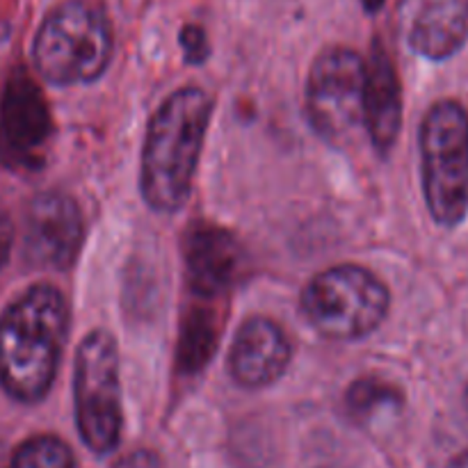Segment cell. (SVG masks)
Listing matches in <instances>:
<instances>
[{"mask_svg":"<svg viewBox=\"0 0 468 468\" xmlns=\"http://www.w3.org/2000/svg\"><path fill=\"white\" fill-rule=\"evenodd\" d=\"M302 315L323 338L359 341L387 320L391 292L364 265L341 263L315 274L300 297Z\"/></svg>","mask_w":468,"mask_h":468,"instance_id":"cell-5","label":"cell"},{"mask_svg":"<svg viewBox=\"0 0 468 468\" xmlns=\"http://www.w3.org/2000/svg\"><path fill=\"white\" fill-rule=\"evenodd\" d=\"M468 39V0H423L410 30V46L428 59H448Z\"/></svg>","mask_w":468,"mask_h":468,"instance_id":"cell-13","label":"cell"},{"mask_svg":"<svg viewBox=\"0 0 468 468\" xmlns=\"http://www.w3.org/2000/svg\"><path fill=\"white\" fill-rule=\"evenodd\" d=\"M73 452L53 434H39L14 451L7 468H73Z\"/></svg>","mask_w":468,"mask_h":468,"instance_id":"cell-16","label":"cell"},{"mask_svg":"<svg viewBox=\"0 0 468 468\" xmlns=\"http://www.w3.org/2000/svg\"><path fill=\"white\" fill-rule=\"evenodd\" d=\"M53 140L48 101L26 69H14L0 91V160L21 174L44 167Z\"/></svg>","mask_w":468,"mask_h":468,"instance_id":"cell-8","label":"cell"},{"mask_svg":"<svg viewBox=\"0 0 468 468\" xmlns=\"http://www.w3.org/2000/svg\"><path fill=\"white\" fill-rule=\"evenodd\" d=\"M464 402H466V410H468V387H466V393H464Z\"/></svg>","mask_w":468,"mask_h":468,"instance_id":"cell-21","label":"cell"},{"mask_svg":"<svg viewBox=\"0 0 468 468\" xmlns=\"http://www.w3.org/2000/svg\"><path fill=\"white\" fill-rule=\"evenodd\" d=\"M117 468H160V460L151 451H135L119 462Z\"/></svg>","mask_w":468,"mask_h":468,"instance_id":"cell-19","label":"cell"},{"mask_svg":"<svg viewBox=\"0 0 468 468\" xmlns=\"http://www.w3.org/2000/svg\"><path fill=\"white\" fill-rule=\"evenodd\" d=\"M368 62L356 50L329 46L311 64L306 78V119L329 144H347L366 131Z\"/></svg>","mask_w":468,"mask_h":468,"instance_id":"cell-7","label":"cell"},{"mask_svg":"<svg viewBox=\"0 0 468 468\" xmlns=\"http://www.w3.org/2000/svg\"><path fill=\"white\" fill-rule=\"evenodd\" d=\"M292 346L282 324L265 315L247 318L229 350L227 370L238 387L247 391L272 387L286 375Z\"/></svg>","mask_w":468,"mask_h":468,"instance_id":"cell-11","label":"cell"},{"mask_svg":"<svg viewBox=\"0 0 468 468\" xmlns=\"http://www.w3.org/2000/svg\"><path fill=\"white\" fill-rule=\"evenodd\" d=\"M346 407L350 416L359 420H370L375 414L387 410H400L402 393L396 384L387 382L382 378H366L355 379L346 393Z\"/></svg>","mask_w":468,"mask_h":468,"instance_id":"cell-15","label":"cell"},{"mask_svg":"<svg viewBox=\"0 0 468 468\" xmlns=\"http://www.w3.org/2000/svg\"><path fill=\"white\" fill-rule=\"evenodd\" d=\"M85 238L80 206L64 192H41L26 210L23 254L37 268L67 270Z\"/></svg>","mask_w":468,"mask_h":468,"instance_id":"cell-9","label":"cell"},{"mask_svg":"<svg viewBox=\"0 0 468 468\" xmlns=\"http://www.w3.org/2000/svg\"><path fill=\"white\" fill-rule=\"evenodd\" d=\"M73 410L82 443L94 455H110L122 441L123 410L119 347L105 329L87 334L76 350Z\"/></svg>","mask_w":468,"mask_h":468,"instance_id":"cell-6","label":"cell"},{"mask_svg":"<svg viewBox=\"0 0 468 468\" xmlns=\"http://www.w3.org/2000/svg\"><path fill=\"white\" fill-rule=\"evenodd\" d=\"M69 334V304L50 283H37L0 318V387L18 402L48 396Z\"/></svg>","mask_w":468,"mask_h":468,"instance_id":"cell-2","label":"cell"},{"mask_svg":"<svg viewBox=\"0 0 468 468\" xmlns=\"http://www.w3.org/2000/svg\"><path fill=\"white\" fill-rule=\"evenodd\" d=\"M425 206L439 227H460L468 215V112L441 99L425 112L419 131Z\"/></svg>","mask_w":468,"mask_h":468,"instance_id":"cell-4","label":"cell"},{"mask_svg":"<svg viewBox=\"0 0 468 468\" xmlns=\"http://www.w3.org/2000/svg\"><path fill=\"white\" fill-rule=\"evenodd\" d=\"M199 302L183 315L178 334V368L190 375L208 364L222 336V309H215V300Z\"/></svg>","mask_w":468,"mask_h":468,"instance_id":"cell-14","label":"cell"},{"mask_svg":"<svg viewBox=\"0 0 468 468\" xmlns=\"http://www.w3.org/2000/svg\"><path fill=\"white\" fill-rule=\"evenodd\" d=\"M366 80V135L379 155L391 154L402 131V90L396 64L382 46H375Z\"/></svg>","mask_w":468,"mask_h":468,"instance_id":"cell-12","label":"cell"},{"mask_svg":"<svg viewBox=\"0 0 468 468\" xmlns=\"http://www.w3.org/2000/svg\"><path fill=\"white\" fill-rule=\"evenodd\" d=\"M181 48L183 55L190 64H201L210 53L208 39H206V32L199 26H186L181 30Z\"/></svg>","mask_w":468,"mask_h":468,"instance_id":"cell-17","label":"cell"},{"mask_svg":"<svg viewBox=\"0 0 468 468\" xmlns=\"http://www.w3.org/2000/svg\"><path fill=\"white\" fill-rule=\"evenodd\" d=\"M183 261L190 291L199 300H219L245 272V247L229 229L197 222L183 238Z\"/></svg>","mask_w":468,"mask_h":468,"instance_id":"cell-10","label":"cell"},{"mask_svg":"<svg viewBox=\"0 0 468 468\" xmlns=\"http://www.w3.org/2000/svg\"><path fill=\"white\" fill-rule=\"evenodd\" d=\"M432 468H468V446L460 441L443 443L432 457Z\"/></svg>","mask_w":468,"mask_h":468,"instance_id":"cell-18","label":"cell"},{"mask_svg":"<svg viewBox=\"0 0 468 468\" xmlns=\"http://www.w3.org/2000/svg\"><path fill=\"white\" fill-rule=\"evenodd\" d=\"M112 48V26L105 9L91 0H64L37 30L32 59L50 85H90L105 73Z\"/></svg>","mask_w":468,"mask_h":468,"instance_id":"cell-3","label":"cell"},{"mask_svg":"<svg viewBox=\"0 0 468 468\" xmlns=\"http://www.w3.org/2000/svg\"><path fill=\"white\" fill-rule=\"evenodd\" d=\"M12 242H14V229L12 222L5 213H0V268L7 263L9 251H12Z\"/></svg>","mask_w":468,"mask_h":468,"instance_id":"cell-20","label":"cell"},{"mask_svg":"<svg viewBox=\"0 0 468 468\" xmlns=\"http://www.w3.org/2000/svg\"><path fill=\"white\" fill-rule=\"evenodd\" d=\"M213 99L201 87H181L151 114L140 160V192L154 213L172 215L192 192Z\"/></svg>","mask_w":468,"mask_h":468,"instance_id":"cell-1","label":"cell"}]
</instances>
